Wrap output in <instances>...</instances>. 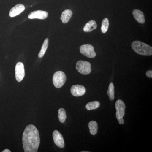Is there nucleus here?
<instances>
[{
  "instance_id": "obj_9",
  "label": "nucleus",
  "mask_w": 152,
  "mask_h": 152,
  "mask_svg": "<svg viewBox=\"0 0 152 152\" xmlns=\"http://www.w3.org/2000/svg\"><path fill=\"white\" fill-rule=\"evenodd\" d=\"M71 92L74 96H81L85 94L86 89L85 87L81 85H74L71 87Z\"/></svg>"
},
{
  "instance_id": "obj_10",
  "label": "nucleus",
  "mask_w": 152,
  "mask_h": 152,
  "mask_svg": "<svg viewBox=\"0 0 152 152\" xmlns=\"http://www.w3.org/2000/svg\"><path fill=\"white\" fill-rule=\"evenodd\" d=\"M48 14L46 11L37 10L34 11L29 15L28 18L39 19L44 20L48 18Z\"/></svg>"
},
{
  "instance_id": "obj_18",
  "label": "nucleus",
  "mask_w": 152,
  "mask_h": 152,
  "mask_svg": "<svg viewBox=\"0 0 152 152\" xmlns=\"http://www.w3.org/2000/svg\"><path fill=\"white\" fill-rule=\"evenodd\" d=\"M58 113V117L60 122L64 123L67 118L65 110L64 108H60L59 109Z\"/></svg>"
},
{
  "instance_id": "obj_16",
  "label": "nucleus",
  "mask_w": 152,
  "mask_h": 152,
  "mask_svg": "<svg viewBox=\"0 0 152 152\" xmlns=\"http://www.w3.org/2000/svg\"><path fill=\"white\" fill-rule=\"evenodd\" d=\"M49 39L48 38L45 39L44 41L43 44L42 46V49H41L40 51L38 54V57L39 58H42L44 56L46 52L47 49H48V47Z\"/></svg>"
},
{
  "instance_id": "obj_5",
  "label": "nucleus",
  "mask_w": 152,
  "mask_h": 152,
  "mask_svg": "<svg viewBox=\"0 0 152 152\" xmlns=\"http://www.w3.org/2000/svg\"><path fill=\"white\" fill-rule=\"evenodd\" d=\"M76 69L83 75H87L91 73V64L86 61H80L76 64Z\"/></svg>"
},
{
  "instance_id": "obj_22",
  "label": "nucleus",
  "mask_w": 152,
  "mask_h": 152,
  "mask_svg": "<svg viewBox=\"0 0 152 152\" xmlns=\"http://www.w3.org/2000/svg\"><path fill=\"white\" fill-rule=\"evenodd\" d=\"M3 152H11V151L9 149H5L3 151Z\"/></svg>"
},
{
  "instance_id": "obj_4",
  "label": "nucleus",
  "mask_w": 152,
  "mask_h": 152,
  "mask_svg": "<svg viewBox=\"0 0 152 152\" xmlns=\"http://www.w3.org/2000/svg\"><path fill=\"white\" fill-rule=\"evenodd\" d=\"M66 77L62 71H58L54 74L53 82L54 86L57 88H60L65 83Z\"/></svg>"
},
{
  "instance_id": "obj_13",
  "label": "nucleus",
  "mask_w": 152,
  "mask_h": 152,
  "mask_svg": "<svg viewBox=\"0 0 152 152\" xmlns=\"http://www.w3.org/2000/svg\"><path fill=\"white\" fill-rule=\"evenodd\" d=\"M97 27L96 23L94 20H91L87 23L83 28L84 31L85 32H91L93 30L96 29Z\"/></svg>"
},
{
  "instance_id": "obj_6",
  "label": "nucleus",
  "mask_w": 152,
  "mask_h": 152,
  "mask_svg": "<svg viewBox=\"0 0 152 152\" xmlns=\"http://www.w3.org/2000/svg\"><path fill=\"white\" fill-rule=\"evenodd\" d=\"M80 50L81 53L88 58H94L96 57V53L94 47L90 44L82 45L80 47Z\"/></svg>"
},
{
  "instance_id": "obj_12",
  "label": "nucleus",
  "mask_w": 152,
  "mask_h": 152,
  "mask_svg": "<svg viewBox=\"0 0 152 152\" xmlns=\"http://www.w3.org/2000/svg\"><path fill=\"white\" fill-rule=\"evenodd\" d=\"M133 15L136 20L141 24L145 23V15L141 11L138 10H135L133 11Z\"/></svg>"
},
{
  "instance_id": "obj_23",
  "label": "nucleus",
  "mask_w": 152,
  "mask_h": 152,
  "mask_svg": "<svg viewBox=\"0 0 152 152\" xmlns=\"http://www.w3.org/2000/svg\"><path fill=\"white\" fill-rule=\"evenodd\" d=\"M82 152H88V151H83Z\"/></svg>"
},
{
  "instance_id": "obj_11",
  "label": "nucleus",
  "mask_w": 152,
  "mask_h": 152,
  "mask_svg": "<svg viewBox=\"0 0 152 152\" xmlns=\"http://www.w3.org/2000/svg\"><path fill=\"white\" fill-rule=\"evenodd\" d=\"M25 10V6L22 4H18L14 7L10 11V16L12 18H13L18 15Z\"/></svg>"
},
{
  "instance_id": "obj_17",
  "label": "nucleus",
  "mask_w": 152,
  "mask_h": 152,
  "mask_svg": "<svg viewBox=\"0 0 152 152\" xmlns=\"http://www.w3.org/2000/svg\"><path fill=\"white\" fill-rule=\"evenodd\" d=\"M100 106V103L98 101H94L88 103L86 105V108L88 110H92L98 108Z\"/></svg>"
},
{
  "instance_id": "obj_3",
  "label": "nucleus",
  "mask_w": 152,
  "mask_h": 152,
  "mask_svg": "<svg viewBox=\"0 0 152 152\" xmlns=\"http://www.w3.org/2000/svg\"><path fill=\"white\" fill-rule=\"evenodd\" d=\"M116 117L119 123L121 125L124 124V123L123 117L124 116L125 113V110H126V105L124 102L121 100H118L116 102L115 104Z\"/></svg>"
},
{
  "instance_id": "obj_2",
  "label": "nucleus",
  "mask_w": 152,
  "mask_h": 152,
  "mask_svg": "<svg viewBox=\"0 0 152 152\" xmlns=\"http://www.w3.org/2000/svg\"><path fill=\"white\" fill-rule=\"evenodd\" d=\"M132 48L139 55L142 56H152V47L143 42L139 41H134L132 43Z\"/></svg>"
},
{
  "instance_id": "obj_21",
  "label": "nucleus",
  "mask_w": 152,
  "mask_h": 152,
  "mask_svg": "<svg viewBox=\"0 0 152 152\" xmlns=\"http://www.w3.org/2000/svg\"><path fill=\"white\" fill-rule=\"evenodd\" d=\"M146 75L147 77H148L150 78H152V71L151 70H149L147 71L146 73Z\"/></svg>"
},
{
  "instance_id": "obj_19",
  "label": "nucleus",
  "mask_w": 152,
  "mask_h": 152,
  "mask_svg": "<svg viewBox=\"0 0 152 152\" xmlns=\"http://www.w3.org/2000/svg\"><path fill=\"white\" fill-rule=\"evenodd\" d=\"M107 94L111 100H113L115 99V87L113 83H111L109 85Z\"/></svg>"
},
{
  "instance_id": "obj_1",
  "label": "nucleus",
  "mask_w": 152,
  "mask_h": 152,
  "mask_svg": "<svg viewBox=\"0 0 152 152\" xmlns=\"http://www.w3.org/2000/svg\"><path fill=\"white\" fill-rule=\"evenodd\" d=\"M23 144L25 152H37L40 143L39 134L34 125L28 126L23 133Z\"/></svg>"
},
{
  "instance_id": "obj_20",
  "label": "nucleus",
  "mask_w": 152,
  "mask_h": 152,
  "mask_svg": "<svg viewBox=\"0 0 152 152\" xmlns=\"http://www.w3.org/2000/svg\"><path fill=\"white\" fill-rule=\"evenodd\" d=\"M109 26V21L108 19L105 18L102 21L101 31L103 33H106L107 31Z\"/></svg>"
},
{
  "instance_id": "obj_14",
  "label": "nucleus",
  "mask_w": 152,
  "mask_h": 152,
  "mask_svg": "<svg viewBox=\"0 0 152 152\" xmlns=\"http://www.w3.org/2000/svg\"><path fill=\"white\" fill-rule=\"evenodd\" d=\"M72 15V12L70 10H66L63 12L61 17V20L64 23L69 22Z\"/></svg>"
},
{
  "instance_id": "obj_7",
  "label": "nucleus",
  "mask_w": 152,
  "mask_h": 152,
  "mask_svg": "<svg viewBox=\"0 0 152 152\" xmlns=\"http://www.w3.org/2000/svg\"><path fill=\"white\" fill-rule=\"evenodd\" d=\"M15 78L18 82H21L25 75L24 66L23 63L18 62L15 68Z\"/></svg>"
},
{
  "instance_id": "obj_8",
  "label": "nucleus",
  "mask_w": 152,
  "mask_h": 152,
  "mask_svg": "<svg viewBox=\"0 0 152 152\" xmlns=\"http://www.w3.org/2000/svg\"><path fill=\"white\" fill-rule=\"evenodd\" d=\"M53 139L55 144L60 148H64L65 146L64 141L61 134L57 130L54 131L53 134Z\"/></svg>"
},
{
  "instance_id": "obj_15",
  "label": "nucleus",
  "mask_w": 152,
  "mask_h": 152,
  "mask_svg": "<svg viewBox=\"0 0 152 152\" xmlns=\"http://www.w3.org/2000/svg\"><path fill=\"white\" fill-rule=\"evenodd\" d=\"M88 127L90 133L92 135H95L97 133L98 124L96 121H90L88 124Z\"/></svg>"
}]
</instances>
